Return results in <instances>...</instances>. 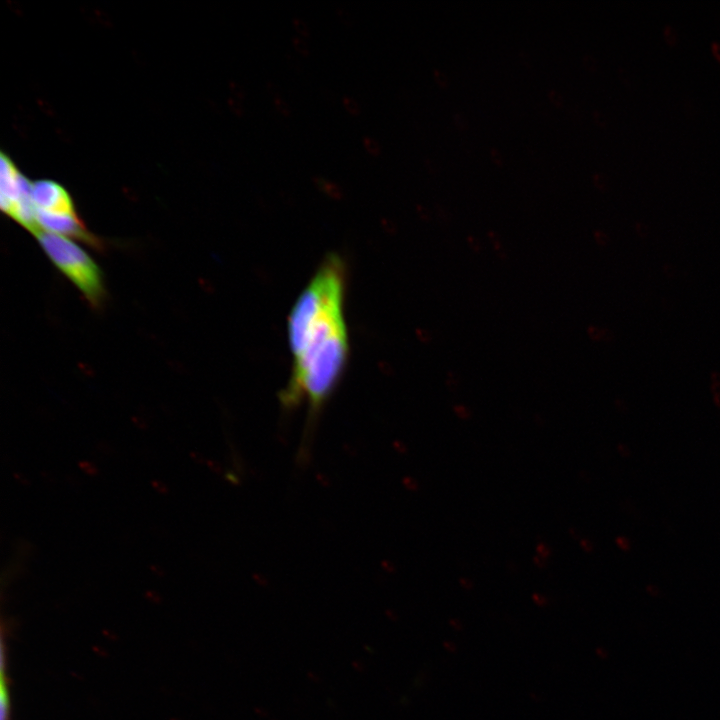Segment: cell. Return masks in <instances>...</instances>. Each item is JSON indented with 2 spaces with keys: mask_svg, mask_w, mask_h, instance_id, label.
Returning a JSON list of instances; mask_svg holds the SVG:
<instances>
[{
  "mask_svg": "<svg viewBox=\"0 0 720 720\" xmlns=\"http://www.w3.org/2000/svg\"><path fill=\"white\" fill-rule=\"evenodd\" d=\"M345 267L331 254L321 263L288 317L293 369L280 393L284 409L307 404L302 439L313 442L319 415L338 384L348 357L344 320Z\"/></svg>",
  "mask_w": 720,
  "mask_h": 720,
  "instance_id": "1",
  "label": "cell"
},
{
  "mask_svg": "<svg viewBox=\"0 0 720 720\" xmlns=\"http://www.w3.org/2000/svg\"><path fill=\"white\" fill-rule=\"evenodd\" d=\"M37 239L54 265L82 292L88 302L98 307L105 291L102 274L93 259L68 237L40 232Z\"/></svg>",
  "mask_w": 720,
  "mask_h": 720,
  "instance_id": "2",
  "label": "cell"
},
{
  "mask_svg": "<svg viewBox=\"0 0 720 720\" xmlns=\"http://www.w3.org/2000/svg\"><path fill=\"white\" fill-rule=\"evenodd\" d=\"M31 185L4 153L0 159V206L9 215L20 200L29 197Z\"/></svg>",
  "mask_w": 720,
  "mask_h": 720,
  "instance_id": "3",
  "label": "cell"
},
{
  "mask_svg": "<svg viewBox=\"0 0 720 720\" xmlns=\"http://www.w3.org/2000/svg\"><path fill=\"white\" fill-rule=\"evenodd\" d=\"M37 222L41 232L74 237L94 246L99 244V241L88 233L75 212L38 210Z\"/></svg>",
  "mask_w": 720,
  "mask_h": 720,
  "instance_id": "4",
  "label": "cell"
},
{
  "mask_svg": "<svg viewBox=\"0 0 720 720\" xmlns=\"http://www.w3.org/2000/svg\"><path fill=\"white\" fill-rule=\"evenodd\" d=\"M30 197L38 210L75 212L65 188L51 180H38L31 185Z\"/></svg>",
  "mask_w": 720,
  "mask_h": 720,
  "instance_id": "5",
  "label": "cell"
},
{
  "mask_svg": "<svg viewBox=\"0 0 720 720\" xmlns=\"http://www.w3.org/2000/svg\"><path fill=\"white\" fill-rule=\"evenodd\" d=\"M5 655L4 647H2L1 654V684H0V706H1V718L0 720H9L10 715V696L8 689V681L5 675Z\"/></svg>",
  "mask_w": 720,
  "mask_h": 720,
  "instance_id": "6",
  "label": "cell"
},
{
  "mask_svg": "<svg viewBox=\"0 0 720 720\" xmlns=\"http://www.w3.org/2000/svg\"><path fill=\"white\" fill-rule=\"evenodd\" d=\"M312 181L320 190L333 198H342L344 195L343 189L339 184L327 180L322 176H313Z\"/></svg>",
  "mask_w": 720,
  "mask_h": 720,
  "instance_id": "7",
  "label": "cell"
},
{
  "mask_svg": "<svg viewBox=\"0 0 720 720\" xmlns=\"http://www.w3.org/2000/svg\"><path fill=\"white\" fill-rule=\"evenodd\" d=\"M451 409L457 419L462 422H468L472 419V409L462 403L454 404Z\"/></svg>",
  "mask_w": 720,
  "mask_h": 720,
  "instance_id": "8",
  "label": "cell"
},
{
  "mask_svg": "<svg viewBox=\"0 0 720 720\" xmlns=\"http://www.w3.org/2000/svg\"><path fill=\"white\" fill-rule=\"evenodd\" d=\"M535 554L545 560L551 561L553 558V547L545 541H540L535 546Z\"/></svg>",
  "mask_w": 720,
  "mask_h": 720,
  "instance_id": "9",
  "label": "cell"
},
{
  "mask_svg": "<svg viewBox=\"0 0 720 720\" xmlns=\"http://www.w3.org/2000/svg\"><path fill=\"white\" fill-rule=\"evenodd\" d=\"M292 44L298 53L308 56L311 53L310 45L302 36L292 37Z\"/></svg>",
  "mask_w": 720,
  "mask_h": 720,
  "instance_id": "10",
  "label": "cell"
},
{
  "mask_svg": "<svg viewBox=\"0 0 720 720\" xmlns=\"http://www.w3.org/2000/svg\"><path fill=\"white\" fill-rule=\"evenodd\" d=\"M292 24H293L295 30L297 31V33L299 34V36H302L304 38L310 36V34H311L310 26L304 19H302L300 17H294L292 20Z\"/></svg>",
  "mask_w": 720,
  "mask_h": 720,
  "instance_id": "11",
  "label": "cell"
},
{
  "mask_svg": "<svg viewBox=\"0 0 720 720\" xmlns=\"http://www.w3.org/2000/svg\"><path fill=\"white\" fill-rule=\"evenodd\" d=\"M363 145L372 155H379L382 150L380 143L371 136H365L363 138Z\"/></svg>",
  "mask_w": 720,
  "mask_h": 720,
  "instance_id": "12",
  "label": "cell"
},
{
  "mask_svg": "<svg viewBox=\"0 0 720 720\" xmlns=\"http://www.w3.org/2000/svg\"><path fill=\"white\" fill-rule=\"evenodd\" d=\"M342 102H343V105H344L345 109H346L349 113H351V114H353V115H358V114H360L361 108H360V105H359V103L357 102L356 99H354L353 97H350V96H344V97L342 98Z\"/></svg>",
  "mask_w": 720,
  "mask_h": 720,
  "instance_id": "13",
  "label": "cell"
},
{
  "mask_svg": "<svg viewBox=\"0 0 720 720\" xmlns=\"http://www.w3.org/2000/svg\"><path fill=\"white\" fill-rule=\"evenodd\" d=\"M274 106L276 110L283 116L288 117L291 114L289 104L280 96L274 97Z\"/></svg>",
  "mask_w": 720,
  "mask_h": 720,
  "instance_id": "14",
  "label": "cell"
},
{
  "mask_svg": "<svg viewBox=\"0 0 720 720\" xmlns=\"http://www.w3.org/2000/svg\"><path fill=\"white\" fill-rule=\"evenodd\" d=\"M432 74H433L434 80L440 87L447 88L449 86V84H450L449 77L441 69L434 68L432 70Z\"/></svg>",
  "mask_w": 720,
  "mask_h": 720,
  "instance_id": "15",
  "label": "cell"
},
{
  "mask_svg": "<svg viewBox=\"0 0 720 720\" xmlns=\"http://www.w3.org/2000/svg\"><path fill=\"white\" fill-rule=\"evenodd\" d=\"M714 401L720 407V374L714 373L711 377Z\"/></svg>",
  "mask_w": 720,
  "mask_h": 720,
  "instance_id": "16",
  "label": "cell"
},
{
  "mask_svg": "<svg viewBox=\"0 0 720 720\" xmlns=\"http://www.w3.org/2000/svg\"><path fill=\"white\" fill-rule=\"evenodd\" d=\"M583 66L590 72H594L597 69V60L596 58L589 53H585L582 55L581 58Z\"/></svg>",
  "mask_w": 720,
  "mask_h": 720,
  "instance_id": "17",
  "label": "cell"
},
{
  "mask_svg": "<svg viewBox=\"0 0 720 720\" xmlns=\"http://www.w3.org/2000/svg\"><path fill=\"white\" fill-rule=\"evenodd\" d=\"M547 96L550 99V101L557 107H560L564 104V97L560 93V91H558L557 89H554V88L548 89Z\"/></svg>",
  "mask_w": 720,
  "mask_h": 720,
  "instance_id": "18",
  "label": "cell"
},
{
  "mask_svg": "<svg viewBox=\"0 0 720 720\" xmlns=\"http://www.w3.org/2000/svg\"><path fill=\"white\" fill-rule=\"evenodd\" d=\"M663 34H664L665 40L670 45H674L677 42V33L673 26L666 24L663 28Z\"/></svg>",
  "mask_w": 720,
  "mask_h": 720,
  "instance_id": "19",
  "label": "cell"
},
{
  "mask_svg": "<svg viewBox=\"0 0 720 720\" xmlns=\"http://www.w3.org/2000/svg\"><path fill=\"white\" fill-rule=\"evenodd\" d=\"M452 120H453L455 126H456L459 130H462V131H463V130H466V129L468 128V125H469V124H468V120H467V118H466L462 113H460V112H455V113L452 115Z\"/></svg>",
  "mask_w": 720,
  "mask_h": 720,
  "instance_id": "20",
  "label": "cell"
},
{
  "mask_svg": "<svg viewBox=\"0 0 720 720\" xmlns=\"http://www.w3.org/2000/svg\"><path fill=\"white\" fill-rule=\"evenodd\" d=\"M592 181L599 189L604 190L608 187V178L601 172L592 175Z\"/></svg>",
  "mask_w": 720,
  "mask_h": 720,
  "instance_id": "21",
  "label": "cell"
},
{
  "mask_svg": "<svg viewBox=\"0 0 720 720\" xmlns=\"http://www.w3.org/2000/svg\"><path fill=\"white\" fill-rule=\"evenodd\" d=\"M446 386L450 392H456L459 386V380L455 373L449 371L446 376Z\"/></svg>",
  "mask_w": 720,
  "mask_h": 720,
  "instance_id": "22",
  "label": "cell"
},
{
  "mask_svg": "<svg viewBox=\"0 0 720 720\" xmlns=\"http://www.w3.org/2000/svg\"><path fill=\"white\" fill-rule=\"evenodd\" d=\"M578 547L585 553H591L594 550V544L589 536H583L577 543Z\"/></svg>",
  "mask_w": 720,
  "mask_h": 720,
  "instance_id": "23",
  "label": "cell"
},
{
  "mask_svg": "<svg viewBox=\"0 0 720 720\" xmlns=\"http://www.w3.org/2000/svg\"><path fill=\"white\" fill-rule=\"evenodd\" d=\"M490 158L491 160L497 165V166H503L504 165V156L500 152L499 149L496 147H491L489 150Z\"/></svg>",
  "mask_w": 720,
  "mask_h": 720,
  "instance_id": "24",
  "label": "cell"
},
{
  "mask_svg": "<svg viewBox=\"0 0 720 720\" xmlns=\"http://www.w3.org/2000/svg\"><path fill=\"white\" fill-rule=\"evenodd\" d=\"M531 562L532 565L539 570L549 568L551 564V561L545 560L537 554L532 556Z\"/></svg>",
  "mask_w": 720,
  "mask_h": 720,
  "instance_id": "25",
  "label": "cell"
},
{
  "mask_svg": "<svg viewBox=\"0 0 720 720\" xmlns=\"http://www.w3.org/2000/svg\"><path fill=\"white\" fill-rule=\"evenodd\" d=\"M592 117L596 124H598L601 127H607L608 126V118L607 116L600 110H593L592 111Z\"/></svg>",
  "mask_w": 720,
  "mask_h": 720,
  "instance_id": "26",
  "label": "cell"
},
{
  "mask_svg": "<svg viewBox=\"0 0 720 720\" xmlns=\"http://www.w3.org/2000/svg\"><path fill=\"white\" fill-rule=\"evenodd\" d=\"M604 332H605L604 330H602V329H600V328H598V327H595V326H590V327H588V329H587L588 336H589L592 340H595V341L600 340V339H603V338H604Z\"/></svg>",
  "mask_w": 720,
  "mask_h": 720,
  "instance_id": "27",
  "label": "cell"
},
{
  "mask_svg": "<svg viewBox=\"0 0 720 720\" xmlns=\"http://www.w3.org/2000/svg\"><path fill=\"white\" fill-rule=\"evenodd\" d=\"M466 240H467L468 246L470 247V249H471L473 252L479 253V252L481 251L482 246H481V243H480V241L478 240V238H476V237L473 236V235H468L467 238H466Z\"/></svg>",
  "mask_w": 720,
  "mask_h": 720,
  "instance_id": "28",
  "label": "cell"
},
{
  "mask_svg": "<svg viewBox=\"0 0 720 720\" xmlns=\"http://www.w3.org/2000/svg\"><path fill=\"white\" fill-rule=\"evenodd\" d=\"M618 77L627 85L631 84V75L628 72V70L624 67H619L618 70Z\"/></svg>",
  "mask_w": 720,
  "mask_h": 720,
  "instance_id": "29",
  "label": "cell"
},
{
  "mask_svg": "<svg viewBox=\"0 0 720 720\" xmlns=\"http://www.w3.org/2000/svg\"><path fill=\"white\" fill-rule=\"evenodd\" d=\"M594 238L599 245L603 246L608 243V235L601 230H596L594 232Z\"/></svg>",
  "mask_w": 720,
  "mask_h": 720,
  "instance_id": "30",
  "label": "cell"
},
{
  "mask_svg": "<svg viewBox=\"0 0 720 720\" xmlns=\"http://www.w3.org/2000/svg\"><path fill=\"white\" fill-rule=\"evenodd\" d=\"M518 57H519L521 63H523L524 65L528 66L531 64V57L527 51L520 50L518 52Z\"/></svg>",
  "mask_w": 720,
  "mask_h": 720,
  "instance_id": "31",
  "label": "cell"
},
{
  "mask_svg": "<svg viewBox=\"0 0 720 720\" xmlns=\"http://www.w3.org/2000/svg\"><path fill=\"white\" fill-rule=\"evenodd\" d=\"M80 467H81L86 473H89V474H91V475L96 474L97 468H96L93 464H91V463H89V462H81V463H80Z\"/></svg>",
  "mask_w": 720,
  "mask_h": 720,
  "instance_id": "32",
  "label": "cell"
},
{
  "mask_svg": "<svg viewBox=\"0 0 720 720\" xmlns=\"http://www.w3.org/2000/svg\"><path fill=\"white\" fill-rule=\"evenodd\" d=\"M423 162H424L426 169L430 173L434 174L436 172V164L431 158L426 157V158H424Z\"/></svg>",
  "mask_w": 720,
  "mask_h": 720,
  "instance_id": "33",
  "label": "cell"
},
{
  "mask_svg": "<svg viewBox=\"0 0 720 720\" xmlns=\"http://www.w3.org/2000/svg\"><path fill=\"white\" fill-rule=\"evenodd\" d=\"M417 211L423 219L429 220L431 218L429 210L423 205H417Z\"/></svg>",
  "mask_w": 720,
  "mask_h": 720,
  "instance_id": "34",
  "label": "cell"
},
{
  "mask_svg": "<svg viewBox=\"0 0 720 720\" xmlns=\"http://www.w3.org/2000/svg\"><path fill=\"white\" fill-rule=\"evenodd\" d=\"M711 50L713 55L720 61V43L718 41L711 42Z\"/></svg>",
  "mask_w": 720,
  "mask_h": 720,
  "instance_id": "35",
  "label": "cell"
},
{
  "mask_svg": "<svg viewBox=\"0 0 720 720\" xmlns=\"http://www.w3.org/2000/svg\"><path fill=\"white\" fill-rule=\"evenodd\" d=\"M616 543H617V545H618L621 549H623V550H627V549L629 548V546H630L629 541H628L626 538H623V537H618V538L616 539Z\"/></svg>",
  "mask_w": 720,
  "mask_h": 720,
  "instance_id": "36",
  "label": "cell"
},
{
  "mask_svg": "<svg viewBox=\"0 0 720 720\" xmlns=\"http://www.w3.org/2000/svg\"><path fill=\"white\" fill-rule=\"evenodd\" d=\"M153 485H154L155 489H157L160 493H166V492H167V488H166V486H165L162 482L154 481V482H153Z\"/></svg>",
  "mask_w": 720,
  "mask_h": 720,
  "instance_id": "37",
  "label": "cell"
},
{
  "mask_svg": "<svg viewBox=\"0 0 720 720\" xmlns=\"http://www.w3.org/2000/svg\"><path fill=\"white\" fill-rule=\"evenodd\" d=\"M636 227L637 231L641 234H646L648 231V227L644 223H637Z\"/></svg>",
  "mask_w": 720,
  "mask_h": 720,
  "instance_id": "38",
  "label": "cell"
},
{
  "mask_svg": "<svg viewBox=\"0 0 720 720\" xmlns=\"http://www.w3.org/2000/svg\"><path fill=\"white\" fill-rule=\"evenodd\" d=\"M618 452H619L621 455L626 456V455H628V453H629V449H628L625 445L619 444V445H618Z\"/></svg>",
  "mask_w": 720,
  "mask_h": 720,
  "instance_id": "39",
  "label": "cell"
},
{
  "mask_svg": "<svg viewBox=\"0 0 720 720\" xmlns=\"http://www.w3.org/2000/svg\"><path fill=\"white\" fill-rule=\"evenodd\" d=\"M232 104L238 113L243 112V106L239 102L233 100Z\"/></svg>",
  "mask_w": 720,
  "mask_h": 720,
  "instance_id": "40",
  "label": "cell"
}]
</instances>
